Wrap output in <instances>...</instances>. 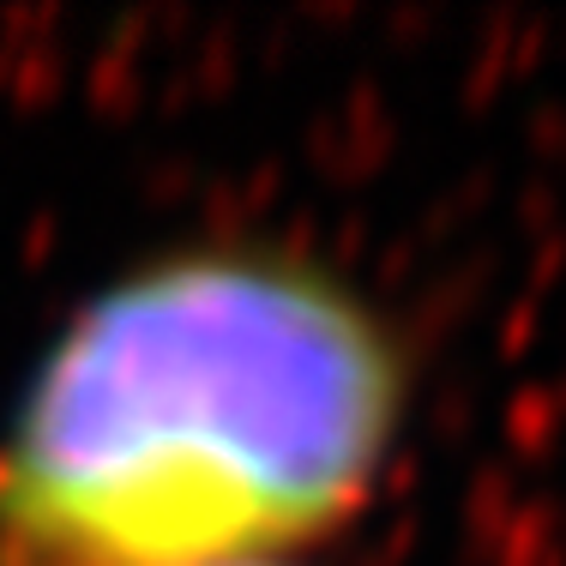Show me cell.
<instances>
[{
	"instance_id": "obj_1",
	"label": "cell",
	"mask_w": 566,
	"mask_h": 566,
	"mask_svg": "<svg viewBox=\"0 0 566 566\" xmlns=\"http://www.w3.org/2000/svg\"><path fill=\"white\" fill-rule=\"evenodd\" d=\"M403 368L326 272L164 253L91 295L0 428V566H248L338 531L398 447Z\"/></svg>"
},
{
	"instance_id": "obj_2",
	"label": "cell",
	"mask_w": 566,
	"mask_h": 566,
	"mask_svg": "<svg viewBox=\"0 0 566 566\" xmlns=\"http://www.w3.org/2000/svg\"><path fill=\"white\" fill-rule=\"evenodd\" d=\"M248 566H290V560H248Z\"/></svg>"
}]
</instances>
